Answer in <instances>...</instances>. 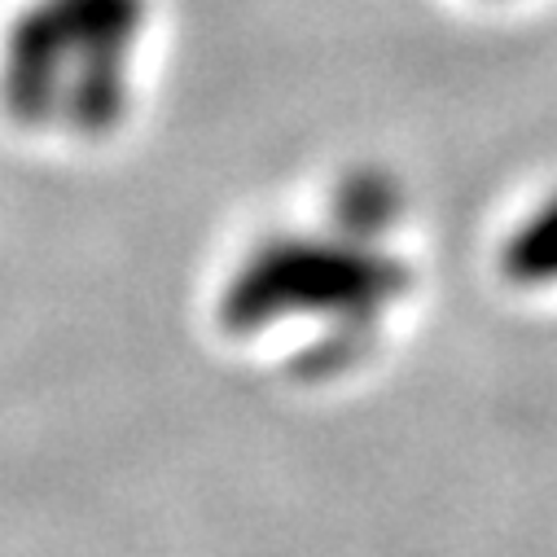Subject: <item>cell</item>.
Wrapping results in <instances>:
<instances>
[{
	"mask_svg": "<svg viewBox=\"0 0 557 557\" xmlns=\"http://www.w3.org/2000/svg\"><path fill=\"white\" fill-rule=\"evenodd\" d=\"M141 0H27L0 32V110L10 123L110 136L127 114Z\"/></svg>",
	"mask_w": 557,
	"mask_h": 557,
	"instance_id": "1",
	"label": "cell"
},
{
	"mask_svg": "<svg viewBox=\"0 0 557 557\" xmlns=\"http://www.w3.org/2000/svg\"><path fill=\"white\" fill-rule=\"evenodd\" d=\"M408 286L399 259L338 237H272L250 250L220 295L228 334H259L282 317L364 321Z\"/></svg>",
	"mask_w": 557,
	"mask_h": 557,
	"instance_id": "2",
	"label": "cell"
},
{
	"mask_svg": "<svg viewBox=\"0 0 557 557\" xmlns=\"http://www.w3.org/2000/svg\"><path fill=\"white\" fill-rule=\"evenodd\" d=\"M500 272H505V282L522 290L557 282V198L513 228V237L500 250Z\"/></svg>",
	"mask_w": 557,
	"mask_h": 557,
	"instance_id": "3",
	"label": "cell"
}]
</instances>
